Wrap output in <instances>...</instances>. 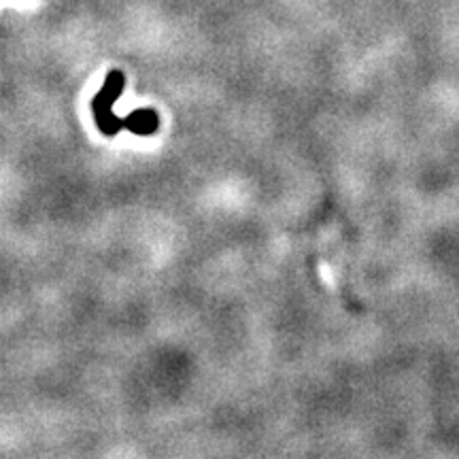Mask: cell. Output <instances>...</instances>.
I'll return each mask as SVG.
<instances>
[{"mask_svg": "<svg viewBox=\"0 0 459 459\" xmlns=\"http://www.w3.org/2000/svg\"><path fill=\"white\" fill-rule=\"evenodd\" d=\"M124 126L134 136H151L160 128V118L153 108H136L124 118Z\"/></svg>", "mask_w": 459, "mask_h": 459, "instance_id": "7a4b0ae2", "label": "cell"}, {"mask_svg": "<svg viewBox=\"0 0 459 459\" xmlns=\"http://www.w3.org/2000/svg\"><path fill=\"white\" fill-rule=\"evenodd\" d=\"M124 88H126V74L120 68H113L106 72L100 92L92 98L94 122L104 136H118L122 130H126L124 118H118L113 111L115 102L124 94Z\"/></svg>", "mask_w": 459, "mask_h": 459, "instance_id": "6da1fadb", "label": "cell"}]
</instances>
